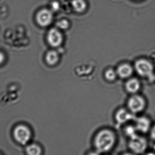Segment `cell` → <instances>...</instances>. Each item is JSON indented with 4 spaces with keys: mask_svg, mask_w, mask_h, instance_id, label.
<instances>
[{
    "mask_svg": "<svg viewBox=\"0 0 155 155\" xmlns=\"http://www.w3.org/2000/svg\"><path fill=\"white\" fill-rule=\"evenodd\" d=\"M154 150H155V146H154Z\"/></svg>",
    "mask_w": 155,
    "mask_h": 155,
    "instance_id": "cell-21",
    "label": "cell"
},
{
    "mask_svg": "<svg viewBox=\"0 0 155 155\" xmlns=\"http://www.w3.org/2000/svg\"><path fill=\"white\" fill-rule=\"evenodd\" d=\"M104 77L107 81L113 82L116 80L118 76L116 70L112 68H109L104 72Z\"/></svg>",
    "mask_w": 155,
    "mask_h": 155,
    "instance_id": "cell-14",
    "label": "cell"
},
{
    "mask_svg": "<svg viewBox=\"0 0 155 155\" xmlns=\"http://www.w3.org/2000/svg\"><path fill=\"white\" fill-rule=\"evenodd\" d=\"M124 131L126 136L129 139L136 137L138 133L135 125H128L125 127Z\"/></svg>",
    "mask_w": 155,
    "mask_h": 155,
    "instance_id": "cell-15",
    "label": "cell"
},
{
    "mask_svg": "<svg viewBox=\"0 0 155 155\" xmlns=\"http://www.w3.org/2000/svg\"><path fill=\"white\" fill-rule=\"evenodd\" d=\"M5 57H4V54L2 52L0 51V64H2L4 61Z\"/></svg>",
    "mask_w": 155,
    "mask_h": 155,
    "instance_id": "cell-20",
    "label": "cell"
},
{
    "mask_svg": "<svg viewBox=\"0 0 155 155\" xmlns=\"http://www.w3.org/2000/svg\"><path fill=\"white\" fill-rule=\"evenodd\" d=\"M14 136L18 142L22 145H25L29 141L31 137V132L29 129L26 126L19 125L14 130Z\"/></svg>",
    "mask_w": 155,
    "mask_h": 155,
    "instance_id": "cell-5",
    "label": "cell"
},
{
    "mask_svg": "<svg viewBox=\"0 0 155 155\" xmlns=\"http://www.w3.org/2000/svg\"><path fill=\"white\" fill-rule=\"evenodd\" d=\"M26 151L28 155H39L41 153V149L38 146L33 144L27 147Z\"/></svg>",
    "mask_w": 155,
    "mask_h": 155,
    "instance_id": "cell-16",
    "label": "cell"
},
{
    "mask_svg": "<svg viewBox=\"0 0 155 155\" xmlns=\"http://www.w3.org/2000/svg\"><path fill=\"white\" fill-rule=\"evenodd\" d=\"M147 106V102L144 97L138 94H133L127 101L128 109L134 115L144 111Z\"/></svg>",
    "mask_w": 155,
    "mask_h": 155,
    "instance_id": "cell-3",
    "label": "cell"
},
{
    "mask_svg": "<svg viewBox=\"0 0 155 155\" xmlns=\"http://www.w3.org/2000/svg\"></svg>",
    "mask_w": 155,
    "mask_h": 155,
    "instance_id": "cell-22",
    "label": "cell"
},
{
    "mask_svg": "<svg viewBox=\"0 0 155 155\" xmlns=\"http://www.w3.org/2000/svg\"><path fill=\"white\" fill-rule=\"evenodd\" d=\"M134 115L127 108H120L115 114V120L119 125H123L135 120Z\"/></svg>",
    "mask_w": 155,
    "mask_h": 155,
    "instance_id": "cell-8",
    "label": "cell"
},
{
    "mask_svg": "<svg viewBox=\"0 0 155 155\" xmlns=\"http://www.w3.org/2000/svg\"><path fill=\"white\" fill-rule=\"evenodd\" d=\"M60 8V4L58 2H53L51 5V10L53 12H57L59 10Z\"/></svg>",
    "mask_w": 155,
    "mask_h": 155,
    "instance_id": "cell-18",
    "label": "cell"
},
{
    "mask_svg": "<svg viewBox=\"0 0 155 155\" xmlns=\"http://www.w3.org/2000/svg\"><path fill=\"white\" fill-rule=\"evenodd\" d=\"M135 126L138 132L141 133H147L151 129V121L148 117L141 116L135 118Z\"/></svg>",
    "mask_w": 155,
    "mask_h": 155,
    "instance_id": "cell-9",
    "label": "cell"
},
{
    "mask_svg": "<svg viewBox=\"0 0 155 155\" xmlns=\"http://www.w3.org/2000/svg\"><path fill=\"white\" fill-rule=\"evenodd\" d=\"M56 27L58 29L64 30L67 29L69 27V22L66 19H62L57 21L56 24Z\"/></svg>",
    "mask_w": 155,
    "mask_h": 155,
    "instance_id": "cell-17",
    "label": "cell"
},
{
    "mask_svg": "<svg viewBox=\"0 0 155 155\" xmlns=\"http://www.w3.org/2000/svg\"><path fill=\"white\" fill-rule=\"evenodd\" d=\"M128 145L130 151L134 154H143L147 148V140L144 137L138 135L129 139Z\"/></svg>",
    "mask_w": 155,
    "mask_h": 155,
    "instance_id": "cell-4",
    "label": "cell"
},
{
    "mask_svg": "<svg viewBox=\"0 0 155 155\" xmlns=\"http://www.w3.org/2000/svg\"><path fill=\"white\" fill-rule=\"evenodd\" d=\"M134 68L135 71L140 77L150 79L153 78L154 66L148 60L141 58L136 61Z\"/></svg>",
    "mask_w": 155,
    "mask_h": 155,
    "instance_id": "cell-2",
    "label": "cell"
},
{
    "mask_svg": "<svg viewBox=\"0 0 155 155\" xmlns=\"http://www.w3.org/2000/svg\"><path fill=\"white\" fill-rule=\"evenodd\" d=\"M117 140V135L112 130H101L95 135L93 140L96 152L98 154L109 152L115 147Z\"/></svg>",
    "mask_w": 155,
    "mask_h": 155,
    "instance_id": "cell-1",
    "label": "cell"
},
{
    "mask_svg": "<svg viewBox=\"0 0 155 155\" xmlns=\"http://www.w3.org/2000/svg\"><path fill=\"white\" fill-rule=\"evenodd\" d=\"M53 12L48 9H42L38 12L36 17L37 22L41 27H45L50 25L53 21Z\"/></svg>",
    "mask_w": 155,
    "mask_h": 155,
    "instance_id": "cell-6",
    "label": "cell"
},
{
    "mask_svg": "<svg viewBox=\"0 0 155 155\" xmlns=\"http://www.w3.org/2000/svg\"><path fill=\"white\" fill-rule=\"evenodd\" d=\"M116 70L118 77L122 79H128L131 78L135 71L134 67L127 63L119 65Z\"/></svg>",
    "mask_w": 155,
    "mask_h": 155,
    "instance_id": "cell-10",
    "label": "cell"
},
{
    "mask_svg": "<svg viewBox=\"0 0 155 155\" xmlns=\"http://www.w3.org/2000/svg\"><path fill=\"white\" fill-rule=\"evenodd\" d=\"M46 59L48 64L51 65H55L58 61V54L55 51H50L47 53Z\"/></svg>",
    "mask_w": 155,
    "mask_h": 155,
    "instance_id": "cell-13",
    "label": "cell"
},
{
    "mask_svg": "<svg viewBox=\"0 0 155 155\" xmlns=\"http://www.w3.org/2000/svg\"><path fill=\"white\" fill-rule=\"evenodd\" d=\"M141 87V83L138 79L136 78H130L127 79L125 85L126 91L129 94H137Z\"/></svg>",
    "mask_w": 155,
    "mask_h": 155,
    "instance_id": "cell-11",
    "label": "cell"
},
{
    "mask_svg": "<svg viewBox=\"0 0 155 155\" xmlns=\"http://www.w3.org/2000/svg\"><path fill=\"white\" fill-rule=\"evenodd\" d=\"M48 42L49 44L53 47H59L63 41V36L60 30L58 28H52L48 32Z\"/></svg>",
    "mask_w": 155,
    "mask_h": 155,
    "instance_id": "cell-7",
    "label": "cell"
},
{
    "mask_svg": "<svg viewBox=\"0 0 155 155\" xmlns=\"http://www.w3.org/2000/svg\"><path fill=\"white\" fill-rule=\"evenodd\" d=\"M71 5L73 10L78 13L83 12L87 8V3L85 0H72Z\"/></svg>",
    "mask_w": 155,
    "mask_h": 155,
    "instance_id": "cell-12",
    "label": "cell"
},
{
    "mask_svg": "<svg viewBox=\"0 0 155 155\" xmlns=\"http://www.w3.org/2000/svg\"><path fill=\"white\" fill-rule=\"evenodd\" d=\"M150 137L155 141V125L150 130Z\"/></svg>",
    "mask_w": 155,
    "mask_h": 155,
    "instance_id": "cell-19",
    "label": "cell"
}]
</instances>
